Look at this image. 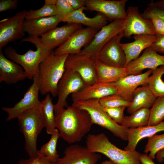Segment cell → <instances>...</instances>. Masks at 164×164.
I'll return each instance as SVG.
<instances>
[{"label":"cell","instance_id":"obj_8","mask_svg":"<svg viewBox=\"0 0 164 164\" xmlns=\"http://www.w3.org/2000/svg\"><path fill=\"white\" fill-rule=\"evenodd\" d=\"M4 52L6 57L19 65L23 68L27 78L29 80L33 79L38 73L40 64L48 55L38 49L35 51L29 49L23 54H19L12 46L6 47Z\"/></svg>","mask_w":164,"mask_h":164},{"label":"cell","instance_id":"obj_37","mask_svg":"<svg viewBox=\"0 0 164 164\" xmlns=\"http://www.w3.org/2000/svg\"><path fill=\"white\" fill-rule=\"evenodd\" d=\"M56 14L62 20L74 11L69 3L67 0H56L55 4Z\"/></svg>","mask_w":164,"mask_h":164},{"label":"cell","instance_id":"obj_3","mask_svg":"<svg viewBox=\"0 0 164 164\" xmlns=\"http://www.w3.org/2000/svg\"><path fill=\"white\" fill-rule=\"evenodd\" d=\"M86 147L90 151L100 153L118 164H141V154L136 150H122L112 144L103 133L89 134L86 141Z\"/></svg>","mask_w":164,"mask_h":164},{"label":"cell","instance_id":"obj_30","mask_svg":"<svg viewBox=\"0 0 164 164\" xmlns=\"http://www.w3.org/2000/svg\"><path fill=\"white\" fill-rule=\"evenodd\" d=\"M49 141L38 150V155L44 156L52 162L56 163L59 155L56 149L58 139L60 137V132L56 128L51 135Z\"/></svg>","mask_w":164,"mask_h":164},{"label":"cell","instance_id":"obj_42","mask_svg":"<svg viewBox=\"0 0 164 164\" xmlns=\"http://www.w3.org/2000/svg\"><path fill=\"white\" fill-rule=\"evenodd\" d=\"M74 10L81 9L85 6V0H67Z\"/></svg>","mask_w":164,"mask_h":164},{"label":"cell","instance_id":"obj_41","mask_svg":"<svg viewBox=\"0 0 164 164\" xmlns=\"http://www.w3.org/2000/svg\"><path fill=\"white\" fill-rule=\"evenodd\" d=\"M18 6L17 0H0V12H2L11 9H15Z\"/></svg>","mask_w":164,"mask_h":164},{"label":"cell","instance_id":"obj_10","mask_svg":"<svg viewBox=\"0 0 164 164\" xmlns=\"http://www.w3.org/2000/svg\"><path fill=\"white\" fill-rule=\"evenodd\" d=\"M123 37V31L113 37L98 51L95 56L96 58L108 66L125 67L126 56L120 45L121 40Z\"/></svg>","mask_w":164,"mask_h":164},{"label":"cell","instance_id":"obj_13","mask_svg":"<svg viewBox=\"0 0 164 164\" xmlns=\"http://www.w3.org/2000/svg\"><path fill=\"white\" fill-rule=\"evenodd\" d=\"M125 22V19H116L102 27L80 53L95 56L105 44L123 31Z\"/></svg>","mask_w":164,"mask_h":164},{"label":"cell","instance_id":"obj_46","mask_svg":"<svg viewBox=\"0 0 164 164\" xmlns=\"http://www.w3.org/2000/svg\"><path fill=\"white\" fill-rule=\"evenodd\" d=\"M156 158L159 162H162L164 159V148L159 151L156 154Z\"/></svg>","mask_w":164,"mask_h":164},{"label":"cell","instance_id":"obj_34","mask_svg":"<svg viewBox=\"0 0 164 164\" xmlns=\"http://www.w3.org/2000/svg\"><path fill=\"white\" fill-rule=\"evenodd\" d=\"M55 5L44 4L40 9L37 10H30L28 11L26 19H31L45 18L56 15Z\"/></svg>","mask_w":164,"mask_h":164},{"label":"cell","instance_id":"obj_24","mask_svg":"<svg viewBox=\"0 0 164 164\" xmlns=\"http://www.w3.org/2000/svg\"><path fill=\"white\" fill-rule=\"evenodd\" d=\"M162 131H164V121H162L154 125H147L137 128H128V142L124 150L128 151H135L138 143L141 140L152 136Z\"/></svg>","mask_w":164,"mask_h":164},{"label":"cell","instance_id":"obj_25","mask_svg":"<svg viewBox=\"0 0 164 164\" xmlns=\"http://www.w3.org/2000/svg\"><path fill=\"white\" fill-rule=\"evenodd\" d=\"M84 10H87L86 7L74 11L62 22H67L68 24H83L98 30L106 25L108 20L104 15L99 13L93 17H88L83 12Z\"/></svg>","mask_w":164,"mask_h":164},{"label":"cell","instance_id":"obj_40","mask_svg":"<svg viewBox=\"0 0 164 164\" xmlns=\"http://www.w3.org/2000/svg\"><path fill=\"white\" fill-rule=\"evenodd\" d=\"M155 41L150 47L156 52L164 54V35L156 34Z\"/></svg>","mask_w":164,"mask_h":164},{"label":"cell","instance_id":"obj_44","mask_svg":"<svg viewBox=\"0 0 164 164\" xmlns=\"http://www.w3.org/2000/svg\"><path fill=\"white\" fill-rule=\"evenodd\" d=\"M141 164H155L147 154H142L140 157Z\"/></svg>","mask_w":164,"mask_h":164},{"label":"cell","instance_id":"obj_18","mask_svg":"<svg viewBox=\"0 0 164 164\" xmlns=\"http://www.w3.org/2000/svg\"><path fill=\"white\" fill-rule=\"evenodd\" d=\"M117 88L115 83L97 82L91 85H86L82 89L71 94L73 102L90 99H100L106 96L116 94Z\"/></svg>","mask_w":164,"mask_h":164},{"label":"cell","instance_id":"obj_12","mask_svg":"<svg viewBox=\"0 0 164 164\" xmlns=\"http://www.w3.org/2000/svg\"><path fill=\"white\" fill-rule=\"evenodd\" d=\"M123 29L124 37L130 38L132 35H156L151 21L142 17L137 6L128 7Z\"/></svg>","mask_w":164,"mask_h":164},{"label":"cell","instance_id":"obj_31","mask_svg":"<svg viewBox=\"0 0 164 164\" xmlns=\"http://www.w3.org/2000/svg\"><path fill=\"white\" fill-rule=\"evenodd\" d=\"M164 74L162 65L152 70L148 79V85L156 98L164 97V82L162 79Z\"/></svg>","mask_w":164,"mask_h":164},{"label":"cell","instance_id":"obj_39","mask_svg":"<svg viewBox=\"0 0 164 164\" xmlns=\"http://www.w3.org/2000/svg\"><path fill=\"white\" fill-rule=\"evenodd\" d=\"M18 163L19 164H56L50 162L46 157L39 155L28 159H21Z\"/></svg>","mask_w":164,"mask_h":164},{"label":"cell","instance_id":"obj_15","mask_svg":"<svg viewBox=\"0 0 164 164\" xmlns=\"http://www.w3.org/2000/svg\"><path fill=\"white\" fill-rule=\"evenodd\" d=\"M127 0H85L87 10L101 14L110 22L118 19H125L127 14L125 5Z\"/></svg>","mask_w":164,"mask_h":164},{"label":"cell","instance_id":"obj_2","mask_svg":"<svg viewBox=\"0 0 164 164\" xmlns=\"http://www.w3.org/2000/svg\"><path fill=\"white\" fill-rule=\"evenodd\" d=\"M53 51L40 64L38 74L39 92L43 95L50 93L57 96V87L65 70V63L68 54H55Z\"/></svg>","mask_w":164,"mask_h":164},{"label":"cell","instance_id":"obj_35","mask_svg":"<svg viewBox=\"0 0 164 164\" xmlns=\"http://www.w3.org/2000/svg\"><path fill=\"white\" fill-rule=\"evenodd\" d=\"M99 102L103 108L120 106L127 108L131 103V101L125 100L116 94L108 96L101 98L99 99Z\"/></svg>","mask_w":164,"mask_h":164},{"label":"cell","instance_id":"obj_7","mask_svg":"<svg viewBox=\"0 0 164 164\" xmlns=\"http://www.w3.org/2000/svg\"><path fill=\"white\" fill-rule=\"evenodd\" d=\"M86 84L80 75L77 73L66 69L57 87L58 99L54 104L56 117L64 109L68 106L67 99L69 95L80 90Z\"/></svg>","mask_w":164,"mask_h":164},{"label":"cell","instance_id":"obj_21","mask_svg":"<svg viewBox=\"0 0 164 164\" xmlns=\"http://www.w3.org/2000/svg\"><path fill=\"white\" fill-rule=\"evenodd\" d=\"M27 78L25 72L19 65L9 59L0 50V82L12 84Z\"/></svg>","mask_w":164,"mask_h":164},{"label":"cell","instance_id":"obj_23","mask_svg":"<svg viewBox=\"0 0 164 164\" xmlns=\"http://www.w3.org/2000/svg\"><path fill=\"white\" fill-rule=\"evenodd\" d=\"M133 37L134 41L120 44L126 56V66L130 61L138 57L143 50L150 47L155 41L156 36L155 35L141 34L134 35Z\"/></svg>","mask_w":164,"mask_h":164},{"label":"cell","instance_id":"obj_20","mask_svg":"<svg viewBox=\"0 0 164 164\" xmlns=\"http://www.w3.org/2000/svg\"><path fill=\"white\" fill-rule=\"evenodd\" d=\"M81 28V25L78 24H70L56 27L42 36L40 39L46 47L53 50L62 45L73 33Z\"/></svg>","mask_w":164,"mask_h":164},{"label":"cell","instance_id":"obj_29","mask_svg":"<svg viewBox=\"0 0 164 164\" xmlns=\"http://www.w3.org/2000/svg\"><path fill=\"white\" fill-rule=\"evenodd\" d=\"M150 113V108H141L133 112L129 116H125L121 125L128 128H135L147 126Z\"/></svg>","mask_w":164,"mask_h":164},{"label":"cell","instance_id":"obj_32","mask_svg":"<svg viewBox=\"0 0 164 164\" xmlns=\"http://www.w3.org/2000/svg\"><path fill=\"white\" fill-rule=\"evenodd\" d=\"M164 119V97H157L150 109L148 125H157Z\"/></svg>","mask_w":164,"mask_h":164},{"label":"cell","instance_id":"obj_26","mask_svg":"<svg viewBox=\"0 0 164 164\" xmlns=\"http://www.w3.org/2000/svg\"><path fill=\"white\" fill-rule=\"evenodd\" d=\"M156 98L148 84L140 86L134 92L132 100L127 107V112L131 114L141 108H149L152 106Z\"/></svg>","mask_w":164,"mask_h":164},{"label":"cell","instance_id":"obj_36","mask_svg":"<svg viewBox=\"0 0 164 164\" xmlns=\"http://www.w3.org/2000/svg\"><path fill=\"white\" fill-rule=\"evenodd\" d=\"M140 15L143 18L151 21L156 34L164 35V21L161 18L148 8L143 13L140 14Z\"/></svg>","mask_w":164,"mask_h":164},{"label":"cell","instance_id":"obj_4","mask_svg":"<svg viewBox=\"0 0 164 164\" xmlns=\"http://www.w3.org/2000/svg\"><path fill=\"white\" fill-rule=\"evenodd\" d=\"M40 105L25 111L17 118L20 131L24 138L25 149L29 158L38 155L37 139L42 130L45 127Z\"/></svg>","mask_w":164,"mask_h":164},{"label":"cell","instance_id":"obj_19","mask_svg":"<svg viewBox=\"0 0 164 164\" xmlns=\"http://www.w3.org/2000/svg\"><path fill=\"white\" fill-rule=\"evenodd\" d=\"M152 70L138 75H129L115 83L117 88L116 94L125 100L131 101L134 92L138 87L147 84Z\"/></svg>","mask_w":164,"mask_h":164},{"label":"cell","instance_id":"obj_27","mask_svg":"<svg viewBox=\"0 0 164 164\" xmlns=\"http://www.w3.org/2000/svg\"><path fill=\"white\" fill-rule=\"evenodd\" d=\"M95 66L97 82L103 83H116L128 75L125 67H117L108 66L101 63L96 58Z\"/></svg>","mask_w":164,"mask_h":164},{"label":"cell","instance_id":"obj_6","mask_svg":"<svg viewBox=\"0 0 164 164\" xmlns=\"http://www.w3.org/2000/svg\"><path fill=\"white\" fill-rule=\"evenodd\" d=\"M96 57L90 55L80 53L69 54L65 63V69L77 73L86 85L97 82Z\"/></svg>","mask_w":164,"mask_h":164},{"label":"cell","instance_id":"obj_28","mask_svg":"<svg viewBox=\"0 0 164 164\" xmlns=\"http://www.w3.org/2000/svg\"><path fill=\"white\" fill-rule=\"evenodd\" d=\"M41 102V109L46 132L48 134L51 135L56 128L54 104L49 93Z\"/></svg>","mask_w":164,"mask_h":164},{"label":"cell","instance_id":"obj_43","mask_svg":"<svg viewBox=\"0 0 164 164\" xmlns=\"http://www.w3.org/2000/svg\"><path fill=\"white\" fill-rule=\"evenodd\" d=\"M148 8L152 12L155 13L164 21V10L156 7L148 5Z\"/></svg>","mask_w":164,"mask_h":164},{"label":"cell","instance_id":"obj_9","mask_svg":"<svg viewBox=\"0 0 164 164\" xmlns=\"http://www.w3.org/2000/svg\"><path fill=\"white\" fill-rule=\"evenodd\" d=\"M28 12L23 10L0 21V50L10 43L23 38V24Z\"/></svg>","mask_w":164,"mask_h":164},{"label":"cell","instance_id":"obj_45","mask_svg":"<svg viewBox=\"0 0 164 164\" xmlns=\"http://www.w3.org/2000/svg\"><path fill=\"white\" fill-rule=\"evenodd\" d=\"M148 5L152 6L164 10V0L158 1L155 2L152 1Z\"/></svg>","mask_w":164,"mask_h":164},{"label":"cell","instance_id":"obj_16","mask_svg":"<svg viewBox=\"0 0 164 164\" xmlns=\"http://www.w3.org/2000/svg\"><path fill=\"white\" fill-rule=\"evenodd\" d=\"M63 153V156L59 158L56 164H97L101 158L99 154L77 144L66 147Z\"/></svg>","mask_w":164,"mask_h":164},{"label":"cell","instance_id":"obj_14","mask_svg":"<svg viewBox=\"0 0 164 164\" xmlns=\"http://www.w3.org/2000/svg\"><path fill=\"white\" fill-rule=\"evenodd\" d=\"M98 30L87 27L81 28L73 33L63 43L53 51L55 54H73L80 53L82 48L92 40Z\"/></svg>","mask_w":164,"mask_h":164},{"label":"cell","instance_id":"obj_33","mask_svg":"<svg viewBox=\"0 0 164 164\" xmlns=\"http://www.w3.org/2000/svg\"><path fill=\"white\" fill-rule=\"evenodd\" d=\"M164 148V133L160 135L155 134L148 138L144 152L145 154L149 152L148 156L153 160L157 153Z\"/></svg>","mask_w":164,"mask_h":164},{"label":"cell","instance_id":"obj_22","mask_svg":"<svg viewBox=\"0 0 164 164\" xmlns=\"http://www.w3.org/2000/svg\"><path fill=\"white\" fill-rule=\"evenodd\" d=\"M61 22L56 15L49 17L29 19H25L23 31L29 36L39 37L57 27Z\"/></svg>","mask_w":164,"mask_h":164},{"label":"cell","instance_id":"obj_38","mask_svg":"<svg viewBox=\"0 0 164 164\" xmlns=\"http://www.w3.org/2000/svg\"><path fill=\"white\" fill-rule=\"evenodd\" d=\"M126 108L124 106H120L105 108L103 109L110 118L116 123L121 125L125 116L124 112Z\"/></svg>","mask_w":164,"mask_h":164},{"label":"cell","instance_id":"obj_49","mask_svg":"<svg viewBox=\"0 0 164 164\" xmlns=\"http://www.w3.org/2000/svg\"></svg>","mask_w":164,"mask_h":164},{"label":"cell","instance_id":"obj_47","mask_svg":"<svg viewBox=\"0 0 164 164\" xmlns=\"http://www.w3.org/2000/svg\"><path fill=\"white\" fill-rule=\"evenodd\" d=\"M56 0H45V4L47 5H55Z\"/></svg>","mask_w":164,"mask_h":164},{"label":"cell","instance_id":"obj_5","mask_svg":"<svg viewBox=\"0 0 164 164\" xmlns=\"http://www.w3.org/2000/svg\"><path fill=\"white\" fill-rule=\"evenodd\" d=\"M72 106L87 111L93 124L106 129L115 136L124 141L128 140V128L113 120L106 114L99 100L90 99L73 102Z\"/></svg>","mask_w":164,"mask_h":164},{"label":"cell","instance_id":"obj_1","mask_svg":"<svg viewBox=\"0 0 164 164\" xmlns=\"http://www.w3.org/2000/svg\"><path fill=\"white\" fill-rule=\"evenodd\" d=\"M56 117V128L60 137L70 144L80 141L93 124L87 111L72 105L64 108Z\"/></svg>","mask_w":164,"mask_h":164},{"label":"cell","instance_id":"obj_48","mask_svg":"<svg viewBox=\"0 0 164 164\" xmlns=\"http://www.w3.org/2000/svg\"><path fill=\"white\" fill-rule=\"evenodd\" d=\"M100 164H118L116 163H115L111 160H105L104 161L102 162Z\"/></svg>","mask_w":164,"mask_h":164},{"label":"cell","instance_id":"obj_17","mask_svg":"<svg viewBox=\"0 0 164 164\" xmlns=\"http://www.w3.org/2000/svg\"><path fill=\"white\" fill-rule=\"evenodd\" d=\"M164 65V56L161 55L150 47L140 56L129 63L125 67L128 74L138 75L145 69L152 70Z\"/></svg>","mask_w":164,"mask_h":164},{"label":"cell","instance_id":"obj_11","mask_svg":"<svg viewBox=\"0 0 164 164\" xmlns=\"http://www.w3.org/2000/svg\"><path fill=\"white\" fill-rule=\"evenodd\" d=\"M33 82L23 97L11 108L2 107V110L7 113L6 121L17 118L25 111L39 106L41 102L39 99L40 85L38 73L33 79Z\"/></svg>","mask_w":164,"mask_h":164}]
</instances>
